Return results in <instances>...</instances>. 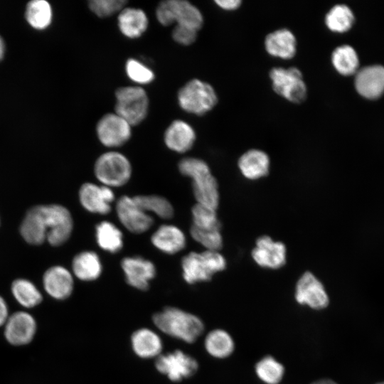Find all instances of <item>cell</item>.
<instances>
[{"label":"cell","mask_w":384,"mask_h":384,"mask_svg":"<svg viewBox=\"0 0 384 384\" xmlns=\"http://www.w3.org/2000/svg\"><path fill=\"white\" fill-rule=\"evenodd\" d=\"M180 173L192 179L197 203L216 210L219 203L218 183L208 165L202 159L185 157L178 164Z\"/></svg>","instance_id":"6da1fadb"},{"label":"cell","mask_w":384,"mask_h":384,"mask_svg":"<svg viewBox=\"0 0 384 384\" xmlns=\"http://www.w3.org/2000/svg\"><path fill=\"white\" fill-rule=\"evenodd\" d=\"M153 321L164 334L187 343H193L204 329L198 316L175 307H166L155 314Z\"/></svg>","instance_id":"7a4b0ae2"},{"label":"cell","mask_w":384,"mask_h":384,"mask_svg":"<svg viewBox=\"0 0 384 384\" xmlns=\"http://www.w3.org/2000/svg\"><path fill=\"white\" fill-rule=\"evenodd\" d=\"M183 277L188 284L206 282L226 267V261L218 251L191 252L181 260Z\"/></svg>","instance_id":"3957f363"},{"label":"cell","mask_w":384,"mask_h":384,"mask_svg":"<svg viewBox=\"0 0 384 384\" xmlns=\"http://www.w3.org/2000/svg\"><path fill=\"white\" fill-rule=\"evenodd\" d=\"M177 100L183 110L200 116L216 105L218 97L209 83L199 79H191L178 90Z\"/></svg>","instance_id":"277c9868"},{"label":"cell","mask_w":384,"mask_h":384,"mask_svg":"<svg viewBox=\"0 0 384 384\" xmlns=\"http://www.w3.org/2000/svg\"><path fill=\"white\" fill-rule=\"evenodd\" d=\"M156 18L164 26H182L198 31L203 24L201 11L186 0H167L159 4Z\"/></svg>","instance_id":"5b68a950"},{"label":"cell","mask_w":384,"mask_h":384,"mask_svg":"<svg viewBox=\"0 0 384 384\" xmlns=\"http://www.w3.org/2000/svg\"><path fill=\"white\" fill-rule=\"evenodd\" d=\"M149 106V97L141 86L121 87L115 91L114 112L132 127L139 124L145 119Z\"/></svg>","instance_id":"8992f818"},{"label":"cell","mask_w":384,"mask_h":384,"mask_svg":"<svg viewBox=\"0 0 384 384\" xmlns=\"http://www.w3.org/2000/svg\"><path fill=\"white\" fill-rule=\"evenodd\" d=\"M132 165L127 157L117 151L102 154L95 161L94 173L96 178L108 187L125 185L132 176Z\"/></svg>","instance_id":"52a82bcc"},{"label":"cell","mask_w":384,"mask_h":384,"mask_svg":"<svg viewBox=\"0 0 384 384\" xmlns=\"http://www.w3.org/2000/svg\"><path fill=\"white\" fill-rule=\"evenodd\" d=\"M46 230V240L53 246L65 242L70 238L73 220L68 209L59 204L39 205Z\"/></svg>","instance_id":"ba28073f"},{"label":"cell","mask_w":384,"mask_h":384,"mask_svg":"<svg viewBox=\"0 0 384 384\" xmlns=\"http://www.w3.org/2000/svg\"><path fill=\"white\" fill-rule=\"evenodd\" d=\"M270 78L274 92L286 100L301 103L306 99V86L298 68H274L270 72Z\"/></svg>","instance_id":"9c48e42d"},{"label":"cell","mask_w":384,"mask_h":384,"mask_svg":"<svg viewBox=\"0 0 384 384\" xmlns=\"http://www.w3.org/2000/svg\"><path fill=\"white\" fill-rule=\"evenodd\" d=\"M132 126L115 112L104 114L96 124V134L100 143L108 148L126 144L132 137Z\"/></svg>","instance_id":"30bf717a"},{"label":"cell","mask_w":384,"mask_h":384,"mask_svg":"<svg viewBox=\"0 0 384 384\" xmlns=\"http://www.w3.org/2000/svg\"><path fill=\"white\" fill-rule=\"evenodd\" d=\"M4 326L6 340L16 346L31 343L37 331L35 318L25 311H18L10 314Z\"/></svg>","instance_id":"8fae6325"},{"label":"cell","mask_w":384,"mask_h":384,"mask_svg":"<svg viewBox=\"0 0 384 384\" xmlns=\"http://www.w3.org/2000/svg\"><path fill=\"white\" fill-rule=\"evenodd\" d=\"M156 369L172 381H180L197 371L198 365L191 356L180 350L159 356L155 362Z\"/></svg>","instance_id":"7c38bea8"},{"label":"cell","mask_w":384,"mask_h":384,"mask_svg":"<svg viewBox=\"0 0 384 384\" xmlns=\"http://www.w3.org/2000/svg\"><path fill=\"white\" fill-rule=\"evenodd\" d=\"M116 212L121 223L135 234L147 231L154 223L153 218L138 206L133 197H120L116 203Z\"/></svg>","instance_id":"4fadbf2b"},{"label":"cell","mask_w":384,"mask_h":384,"mask_svg":"<svg viewBox=\"0 0 384 384\" xmlns=\"http://www.w3.org/2000/svg\"><path fill=\"white\" fill-rule=\"evenodd\" d=\"M295 299L302 305L319 310L326 308L329 299L322 283L311 272H305L296 285Z\"/></svg>","instance_id":"5bb4252c"},{"label":"cell","mask_w":384,"mask_h":384,"mask_svg":"<svg viewBox=\"0 0 384 384\" xmlns=\"http://www.w3.org/2000/svg\"><path fill=\"white\" fill-rule=\"evenodd\" d=\"M79 200L87 211L105 215L111 211V203L114 200V194L110 187L85 183L80 188Z\"/></svg>","instance_id":"9a60e30c"},{"label":"cell","mask_w":384,"mask_h":384,"mask_svg":"<svg viewBox=\"0 0 384 384\" xmlns=\"http://www.w3.org/2000/svg\"><path fill=\"white\" fill-rule=\"evenodd\" d=\"M121 267L127 282L140 290L147 289L149 281L156 274L154 263L139 256L124 257L121 261Z\"/></svg>","instance_id":"2e32d148"},{"label":"cell","mask_w":384,"mask_h":384,"mask_svg":"<svg viewBox=\"0 0 384 384\" xmlns=\"http://www.w3.org/2000/svg\"><path fill=\"white\" fill-rule=\"evenodd\" d=\"M252 257L260 267L278 269L285 263L286 248L282 242H275L269 236L265 235L256 240Z\"/></svg>","instance_id":"e0dca14e"},{"label":"cell","mask_w":384,"mask_h":384,"mask_svg":"<svg viewBox=\"0 0 384 384\" xmlns=\"http://www.w3.org/2000/svg\"><path fill=\"white\" fill-rule=\"evenodd\" d=\"M44 290L52 298L63 300L68 298L73 290L72 274L65 267L55 265L48 268L43 276Z\"/></svg>","instance_id":"ac0fdd59"},{"label":"cell","mask_w":384,"mask_h":384,"mask_svg":"<svg viewBox=\"0 0 384 384\" xmlns=\"http://www.w3.org/2000/svg\"><path fill=\"white\" fill-rule=\"evenodd\" d=\"M196 137L194 129L182 119L174 120L166 128L164 135L166 146L177 153L189 151L194 144Z\"/></svg>","instance_id":"d6986e66"},{"label":"cell","mask_w":384,"mask_h":384,"mask_svg":"<svg viewBox=\"0 0 384 384\" xmlns=\"http://www.w3.org/2000/svg\"><path fill=\"white\" fill-rule=\"evenodd\" d=\"M358 92L367 97H376L384 91V66L368 65L361 68L355 78Z\"/></svg>","instance_id":"ffe728a7"},{"label":"cell","mask_w":384,"mask_h":384,"mask_svg":"<svg viewBox=\"0 0 384 384\" xmlns=\"http://www.w3.org/2000/svg\"><path fill=\"white\" fill-rule=\"evenodd\" d=\"M117 25L122 35L130 39H136L147 30L149 19L142 9L124 7L118 13Z\"/></svg>","instance_id":"44dd1931"},{"label":"cell","mask_w":384,"mask_h":384,"mask_svg":"<svg viewBox=\"0 0 384 384\" xmlns=\"http://www.w3.org/2000/svg\"><path fill=\"white\" fill-rule=\"evenodd\" d=\"M151 241L158 250L169 255L178 252L186 244L183 231L175 225L167 224L156 229L151 237Z\"/></svg>","instance_id":"7402d4cb"},{"label":"cell","mask_w":384,"mask_h":384,"mask_svg":"<svg viewBox=\"0 0 384 384\" xmlns=\"http://www.w3.org/2000/svg\"><path fill=\"white\" fill-rule=\"evenodd\" d=\"M265 46L270 55L282 59H290L296 53L297 41L289 30L282 28L266 36Z\"/></svg>","instance_id":"603a6c76"},{"label":"cell","mask_w":384,"mask_h":384,"mask_svg":"<svg viewBox=\"0 0 384 384\" xmlns=\"http://www.w3.org/2000/svg\"><path fill=\"white\" fill-rule=\"evenodd\" d=\"M270 159L267 154L258 149H250L238 160V167L247 178L255 180L266 176L269 171Z\"/></svg>","instance_id":"cb8c5ba5"},{"label":"cell","mask_w":384,"mask_h":384,"mask_svg":"<svg viewBox=\"0 0 384 384\" xmlns=\"http://www.w3.org/2000/svg\"><path fill=\"white\" fill-rule=\"evenodd\" d=\"M75 276L82 281L97 279L101 274L102 266L98 255L92 251H83L77 254L72 262Z\"/></svg>","instance_id":"d4e9b609"},{"label":"cell","mask_w":384,"mask_h":384,"mask_svg":"<svg viewBox=\"0 0 384 384\" xmlns=\"http://www.w3.org/2000/svg\"><path fill=\"white\" fill-rule=\"evenodd\" d=\"M20 233L31 245H41L46 240V230L39 206L27 211L20 226Z\"/></svg>","instance_id":"484cf974"},{"label":"cell","mask_w":384,"mask_h":384,"mask_svg":"<svg viewBox=\"0 0 384 384\" xmlns=\"http://www.w3.org/2000/svg\"><path fill=\"white\" fill-rule=\"evenodd\" d=\"M132 346L134 353L143 358L158 356L162 349L160 337L149 329L137 330L132 336Z\"/></svg>","instance_id":"4316f807"},{"label":"cell","mask_w":384,"mask_h":384,"mask_svg":"<svg viewBox=\"0 0 384 384\" xmlns=\"http://www.w3.org/2000/svg\"><path fill=\"white\" fill-rule=\"evenodd\" d=\"M95 236L98 245L110 253L118 252L123 246L122 233L110 221H102L97 225Z\"/></svg>","instance_id":"83f0119b"},{"label":"cell","mask_w":384,"mask_h":384,"mask_svg":"<svg viewBox=\"0 0 384 384\" xmlns=\"http://www.w3.org/2000/svg\"><path fill=\"white\" fill-rule=\"evenodd\" d=\"M205 348L210 356L225 358L232 354L235 344L233 338L226 331L214 329L207 334Z\"/></svg>","instance_id":"f1b7e54d"},{"label":"cell","mask_w":384,"mask_h":384,"mask_svg":"<svg viewBox=\"0 0 384 384\" xmlns=\"http://www.w3.org/2000/svg\"><path fill=\"white\" fill-rule=\"evenodd\" d=\"M11 289L16 301L24 308H33L43 300L41 292L28 279L22 278L15 279L12 282Z\"/></svg>","instance_id":"f546056e"},{"label":"cell","mask_w":384,"mask_h":384,"mask_svg":"<svg viewBox=\"0 0 384 384\" xmlns=\"http://www.w3.org/2000/svg\"><path fill=\"white\" fill-rule=\"evenodd\" d=\"M138 206L148 213L152 212L162 219H171L174 210L171 203L158 195H139L133 197Z\"/></svg>","instance_id":"4dcf8cb0"},{"label":"cell","mask_w":384,"mask_h":384,"mask_svg":"<svg viewBox=\"0 0 384 384\" xmlns=\"http://www.w3.org/2000/svg\"><path fill=\"white\" fill-rule=\"evenodd\" d=\"M334 68L343 75L353 73L358 65V58L354 48L349 45L338 46L332 53Z\"/></svg>","instance_id":"1f68e13d"},{"label":"cell","mask_w":384,"mask_h":384,"mask_svg":"<svg viewBox=\"0 0 384 384\" xmlns=\"http://www.w3.org/2000/svg\"><path fill=\"white\" fill-rule=\"evenodd\" d=\"M26 17L31 26L37 29H43L51 22L50 5L44 0L31 1L28 4Z\"/></svg>","instance_id":"d6a6232c"},{"label":"cell","mask_w":384,"mask_h":384,"mask_svg":"<svg viewBox=\"0 0 384 384\" xmlns=\"http://www.w3.org/2000/svg\"><path fill=\"white\" fill-rule=\"evenodd\" d=\"M257 377L266 384H278L284 374V368L270 356L263 357L255 365Z\"/></svg>","instance_id":"836d02e7"},{"label":"cell","mask_w":384,"mask_h":384,"mask_svg":"<svg viewBox=\"0 0 384 384\" xmlns=\"http://www.w3.org/2000/svg\"><path fill=\"white\" fill-rule=\"evenodd\" d=\"M353 19V12L348 6L337 4L326 15L325 23L331 31L344 32L351 28Z\"/></svg>","instance_id":"e575fe53"},{"label":"cell","mask_w":384,"mask_h":384,"mask_svg":"<svg viewBox=\"0 0 384 384\" xmlns=\"http://www.w3.org/2000/svg\"><path fill=\"white\" fill-rule=\"evenodd\" d=\"M193 225L201 229H220L216 210L196 203L191 209Z\"/></svg>","instance_id":"d590c367"},{"label":"cell","mask_w":384,"mask_h":384,"mask_svg":"<svg viewBox=\"0 0 384 384\" xmlns=\"http://www.w3.org/2000/svg\"><path fill=\"white\" fill-rule=\"evenodd\" d=\"M220 230V229H201L192 225L190 234L192 238L203 245L206 250L218 251L223 245Z\"/></svg>","instance_id":"8d00e7d4"},{"label":"cell","mask_w":384,"mask_h":384,"mask_svg":"<svg viewBox=\"0 0 384 384\" xmlns=\"http://www.w3.org/2000/svg\"><path fill=\"white\" fill-rule=\"evenodd\" d=\"M125 71L128 78L139 86L151 82L155 78L151 69L134 58L127 60Z\"/></svg>","instance_id":"74e56055"},{"label":"cell","mask_w":384,"mask_h":384,"mask_svg":"<svg viewBox=\"0 0 384 384\" xmlns=\"http://www.w3.org/2000/svg\"><path fill=\"white\" fill-rule=\"evenodd\" d=\"M126 4L127 1L124 0H90L88 7L97 16L106 18L119 13Z\"/></svg>","instance_id":"f35d334b"},{"label":"cell","mask_w":384,"mask_h":384,"mask_svg":"<svg viewBox=\"0 0 384 384\" xmlns=\"http://www.w3.org/2000/svg\"><path fill=\"white\" fill-rule=\"evenodd\" d=\"M197 33L198 31L193 29L175 25L171 32V36L177 43L182 46H189L196 40Z\"/></svg>","instance_id":"ab89813d"},{"label":"cell","mask_w":384,"mask_h":384,"mask_svg":"<svg viewBox=\"0 0 384 384\" xmlns=\"http://www.w3.org/2000/svg\"><path fill=\"white\" fill-rule=\"evenodd\" d=\"M215 2L218 6L228 11L237 9L241 4L240 0H217Z\"/></svg>","instance_id":"60d3db41"},{"label":"cell","mask_w":384,"mask_h":384,"mask_svg":"<svg viewBox=\"0 0 384 384\" xmlns=\"http://www.w3.org/2000/svg\"><path fill=\"white\" fill-rule=\"evenodd\" d=\"M9 315L7 303L0 295V327L4 326Z\"/></svg>","instance_id":"b9f144b4"},{"label":"cell","mask_w":384,"mask_h":384,"mask_svg":"<svg viewBox=\"0 0 384 384\" xmlns=\"http://www.w3.org/2000/svg\"><path fill=\"white\" fill-rule=\"evenodd\" d=\"M311 384H338L335 381L331 380V379H321L319 380H316Z\"/></svg>","instance_id":"7bdbcfd3"},{"label":"cell","mask_w":384,"mask_h":384,"mask_svg":"<svg viewBox=\"0 0 384 384\" xmlns=\"http://www.w3.org/2000/svg\"><path fill=\"white\" fill-rule=\"evenodd\" d=\"M4 50V43L2 41V39L0 37V60L3 57Z\"/></svg>","instance_id":"ee69618b"},{"label":"cell","mask_w":384,"mask_h":384,"mask_svg":"<svg viewBox=\"0 0 384 384\" xmlns=\"http://www.w3.org/2000/svg\"><path fill=\"white\" fill-rule=\"evenodd\" d=\"M376 384H384V381L380 382V383H376Z\"/></svg>","instance_id":"f6af8a7d"}]
</instances>
